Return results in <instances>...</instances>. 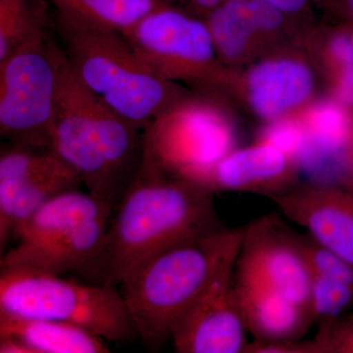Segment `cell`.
Instances as JSON below:
<instances>
[{
	"label": "cell",
	"instance_id": "6da1fadb",
	"mask_svg": "<svg viewBox=\"0 0 353 353\" xmlns=\"http://www.w3.org/2000/svg\"><path fill=\"white\" fill-rule=\"evenodd\" d=\"M214 192L141 162L113 208L101 250L79 271L90 284L118 288L139 264L170 246L222 229Z\"/></svg>",
	"mask_w": 353,
	"mask_h": 353
},
{
	"label": "cell",
	"instance_id": "7a4b0ae2",
	"mask_svg": "<svg viewBox=\"0 0 353 353\" xmlns=\"http://www.w3.org/2000/svg\"><path fill=\"white\" fill-rule=\"evenodd\" d=\"M55 57L50 148L76 172L88 192L115 208L143 162V131L81 82L58 43Z\"/></svg>",
	"mask_w": 353,
	"mask_h": 353
},
{
	"label": "cell",
	"instance_id": "3957f363",
	"mask_svg": "<svg viewBox=\"0 0 353 353\" xmlns=\"http://www.w3.org/2000/svg\"><path fill=\"white\" fill-rule=\"evenodd\" d=\"M243 229H222L183 241L153 255L118 285L139 338L157 350L176 323L216 279L234 268Z\"/></svg>",
	"mask_w": 353,
	"mask_h": 353
},
{
	"label": "cell",
	"instance_id": "277c9868",
	"mask_svg": "<svg viewBox=\"0 0 353 353\" xmlns=\"http://www.w3.org/2000/svg\"><path fill=\"white\" fill-rule=\"evenodd\" d=\"M54 29L81 82L141 131L185 99L137 57L122 32L57 12Z\"/></svg>",
	"mask_w": 353,
	"mask_h": 353
},
{
	"label": "cell",
	"instance_id": "5b68a950",
	"mask_svg": "<svg viewBox=\"0 0 353 353\" xmlns=\"http://www.w3.org/2000/svg\"><path fill=\"white\" fill-rule=\"evenodd\" d=\"M0 312L75 325L106 341L139 338L119 289L28 270L0 272Z\"/></svg>",
	"mask_w": 353,
	"mask_h": 353
},
{
	"label": "cell",
	"instance_id": "8992f818",
	"mask_svg": "<svg viewBox=\"0 0 353 353\" xmlns=\"http://www.w3.org/2000/svg\"><path fill=\"white\" fill-rule=\"evenodd\" d=\"M57 83L55 41L48 34L0 62V134L9 145L50 148Z\"/></svg>",
	"mask_w": 353,
	"mask_h": 353
},
{
	"label": "cell",
	"instance_id": "52a82bcc",
	"mask_svg": "<svg viewBox=\"0 0 353 353\" xmlns=\"http://www.w3.org/2000/svg\"><path fill=\"white\" fill-rule=\"evenodd\" d=\"M233 145L232 128L218 109L183 99L143 131V162L192 181Z\"/></svg>",
	"mask_w": 353,
	"mask_h": 353
},
{
	"label": "cell",
	"instance_id": "ba28073f",
	"mask_svg": "<svg viewBox=\"0 0 353 353\" xmlns=\"http://www.w3.org/2000/svg\"><path fill=\"white\" fill-rule=\"evenodd\" d=\"M137 57L164 80L210 78L217 50L208 22L163 3L122 32Z\"/></svg>",
	"mask_w": 353,
	"mask_h": 353
},
{
	"label": "cell",
	"instance_id": "9c48e42d",
	"mask_svg": "<svg viewBox=\"0 0 353 353\" xmlns=\"http://www.w3.org/2000/svg\"><path fill=\"white\" fill-rule=\"evenodd\" d=\"M236 263L238 273L264 281L310 313L312 274L296 233L278 218L263 216L243 229Z\"/></svg>",
	"mask_w": 353,
	"mask_h": 353
},
{
	"label": "cell",
	"instance_id": "30bf717a",
	"mask_svg": "<svg viewBox=\"0 0 353 353\" xmlns=\"http://www.w3.org/2000/svg\"><path fill=\"white\" fill-rule=\"evenodd\" d=\"M234 268L216 279L182 316L172 334L179 353H243L246 341L233 280Z\"/></svg>",
	"mask_w": 353,
	"mask_h": 353
},
{
	"label": "cell",
	"instance_id": "8fae6325",
	"mask_svg": "<svg viewBox=\"0 0 353 353\" xmlns=\"http://www.w3.org/2000/svg\"><path fill=\"white\" fill-rule=\"evenodd\" d=\"M324 248L353 264V192L301 185L272 199Z\"/></svg>",
	"mask_w": 353,
	"mask_h": 353
},
{
	"label": "cell",
	"instance_id": "7c38bea8",
	"mask_svg": "<svg viewBox=\"0 0 353 353\" xmlns=\"http://www.w3.org/2000/svg\"><path fill=\"white\" fill-rule=\"evenodd\" d=\"M192 182L214 194L221 190L253 192L271 201L296 187L292 157L265 141L231 150Z\"/></svg>",
	"mask_w": 353,
	"mask_h": 353
},
{
	"label": "cell",
	"instance_id": "4fadbf2b",
	"mask_svg": "<svg viewBox=\"0 0 353 353\" xmlns=\"http://www.w3.org/2000/svg\"><path fill=\"white\" fill-rule=\"evenodd\" d=\"M83 183L60 158L21 169L0 181V250L16 241L21 229L39 208L53 196L76 190Z\"/></svg>",
	"mask_w": 353,
	"mask_h": 353
},
{
	"label": "cell",
	"instance_id": "5bb4252c",
	"mask_svg": "<svg viewBox=\"0 0 353 353\" xmlns=\"http://www.w3.org/2000/svg\"><path fill=\"white\" fill-rule=\"evenodd\" d=\"M236 279L241 316L254 341L303 340L313 325L307 310L259 278L238 273Z\"/></svg>",
	"mask_w": 353,
	"mask_h": 353
},
{
	"label": "cell",
	"instance_id": "9a60e30c",
	"mask_svg": "<svg viewBox=\"0 0 353 353\" xmlns=\"http://www.w3.org/2000/svg\"><path fill=\"white\" fill-rule=\"evenodd\" d=\"M111 214L88 221L41 245H14L1 254V270H28L58 276L78 273L101 250Z\"/></svg>",
	"mask_w": 353,
	"mask_h": 353
},
{
	"label": "cell",
	"instance_id": "2e32d148",
	"mask_svg": "<svg viewBox=\"0 0 353 353\" xmlns=\"http://www.w3.org/2000/svg\"><path fill=\"white\" fill-rule=\"evenodd\" d=\"M246 88L254 112L264 119L275 120L308 99L313 76L310 69L297 60H266L250 70Z\"/></svg>",
	"mask_w": 353,
	"mask_h": 353
},
{
	"label": "cell",
	"instance_id": "e0dca14e",
	"mask_svg": "<svg viewBox=\"0 0 353 353\" xmlns=\"http://www.w3.org/2000/svg\"><path fill=\"white\" fill-rule=\"evenodd\" d=\"M285 17L266 0H225L205 21L218 55L234 60L248 50L256 32L275 31Z\"/></svg>",
	"mask_w": 353,
	"mask_h": 353
},
{
	"label": "cell",
	"instance_id": "ac0fdd59",
	"mask_svg": "<svg viewBox=\"0 0 353 353\" xmlns=\"http://www.w3.org/2000/svg\"><path fill=\"white\" fill-rule=\"evenodd\" d=\"M113 208L90 192L67 190L53 196L34 212L21 229L15 245L48 243L88 221L110 215Z\"/></svg>",
	"mask_w": 353,
	"mask_h": 353
},
{
	"label": "cell",
	"instance_id": "d6986e66",
	"mask_svg": "<svg viewBox=\"0 0 353 353\" xmlns=\"http://www.w3.org/2000/svg\"><path fill=\"white\" fill-rule=\"evenodd\" d=\"M0 336L20 341L30 353H106L101 336L52 320L18 317L0 312Z\"/></svg>",
	"mask_w": 353,
	"mask_h": 353
},
{
	"label": "cell",
	"instance_id": "ffe728a7",
	"mask_svg": "<svg viewBox=\"0 0 353 353\" xmlns=\"http://www.w3.org/2000/svg\"><path fill=\"white\" fill-rule=\"evenodd\" d=\"M55 12L120 32L132 29L162 0H50Z\"/></svg>",
	"mask_w": 353,
	"mask_h": 353
},
{
	"label": "cell",
	"instance_id": "44dd1931",
	"mask_svg": "<svg viewBox=\"0 0 353 353\" xmlns=\"http://www.w3.org/2000/svg\"><path fill=\"white\" fill-rule=\"evenodd\" d=\"M43 0H0V62L13 51L48 34Z\"/></svg>",
	"mask_w": 353,
	"mask_h": 353
},
{
	"label": "cell",
	"instance_id": "7402d4cb",
	"mask_svg": "<svg viewBox=\"0 0 353 353\" xmlns=\"http://www.w3.org/2000/svg\"><path fill=\"white\" fill-rule=\"evenodd\" d=\"M353 309V285L334 279L312 275L310 314L318 329Z\"/></svg>",
	"mask_w": 353,
	"mask_h": 353
},
{
	"label": "cell",
	"instance_id": "603a6c76",
	"mask_svg": "<svg viewBox=\"0 0 353 353\" xmlns=\"http://www.w3.org/2000/svg\"><path fill=\"white\" fill-rule=\"evenodd\" d=\"M311 274L353 285V264L317 243L309 234L296 233Z\"/></svg>",
	"mask_w": 353,
	"mask_h": 353
},
{
	"label": "cell",
	"instance_id": "cb8c5ba5",
	"mask_svg": "<svg viewBox=\"0 0 353 353\" xmlns=\"http://www.w3.org/2000/svg\"><path fill=\"white\" fill-rule=\"evenodd\" d=\"M314 340L322 353H353V309L318 329Z\"/></svg>",
	"mask_w": 353,
	"mask_h": 353
},
{
	"label": "cell",
	"instance_id": "d4e9b609",
	"mask_svg": "<svg viewBox=\"0 0 353 353\" xmlns=\"http://www.w3.org/2000/svg\"><path fill=\"white\" fill-rule=\"evenodd\" d=\"M243 353H322V352L315 340L268 341V343L253 341L252 343H248Z\"/></svg>",
	"mask_w": 353,
	"mask_h": 353
},
{
	"label": "cell",
	"instance_id": "484cf974",
	"mask_svg": "<svg viewBox=\"0 0 353 353\" xmlns=\"http://www.w3.org/2000/svg\"><path fill=\"white\" fill-rule=\"evenodd\" d=\"M306 134L301 130L292 125H280L274 127L267 136L265 143L276 146L292 157L296 150H301L306 143Z\"/></svg>",
	"mask_w": 353,
	"mask_h": 353
},
{
	"label": "cell",
	"instance_id": "4316f807",
	"mask_svg": "<svg viewBox=\"0 0 353 353\" xmlns=\"http://www.w3.org/2000/svg\"><path fill=\"white\" fill-rule=\"evenodd\" d=\"M225 0H167L166 3L205 20Z\"/></svg>",
	"mask_w": 353,
	"mask_h": 353
},
{
	"label": "cell",
	"instance_id": "83f0119b",
	"mask_svg": "<svg viewBox=\"0 0 353 353\" xmlns=\"http://www.w3.org/2000/svg\"><path fill=\"white\" fill-rule=\"evenodd\" d=\"M330 50L341 69L353 65V46L350 34H336L330 43Z\"/></svg>",
	"mask_w": 353,
	"mask_h": 353
},
{
	"label": "cell",
	"instance_id": "f1b7e54d",
	"mask_svg": "<svg viewBox=\"0 0 353 353\" xmlns=\"http://www.w3.org/2000/svg\"><path fill=\"white\" fill-rule=\"evenodd\" d=\"M339 95L343 103L353 106V65L341 69Z\"/></svg>",
	"mask_w": 353,
	"mask_h": 353
},
{
	"label": "cell",
	"instance_id": "f546056e",
	"mask_svg": "<svg viewBox=\"0 0 353 353\" xmlns=\"http://www.w3.org/2000/svg\"><path fill=\"white\" fill-rule=\"evenodd\" d=\"M287 16L299 15L307 10L312 0H266Z\"/></svg>",
	"mask_w": 353,
	"mask_h": 353
},
{
	"label": "cell",
	"instance_id": "4dcf8cb0",
	"mask_svg": "<svg viewBox=\"0 0 353 353\" xmlns=\"http://www.w3.org/2000/svg\"><path fill=\"white\" fill-rule=\"evenodd\" d=\"M329 6L345 11L353 19V0H325Z\"/></svg>",
	"mask_w": 353,
	"mask_h": 353
},
{
	"label": "cell",
	"instance_id": "1f68e13d",
	"mask_svg": "<svg viewBox=\"0 0 353 353\" xmlns=\"http://www.w3.org/2000/svg\"><path fill=\"white\" fill-rule=\"evenodd\" d=\"M345 180H347V189L353 192V152L348 155Z\"/></svg>",
	"mask_w": 353,
	"mask_h": 353
},
{
	"label": "cell",
	"instance_id": "d6a6232c",
	"mask_svg": "<svg viewBox=\"0 0 353 353\" xmlns=\"http://www.w3.org/2000/svg\"><path fill=\"white\" fill-rule=\"evenodd\" d=\"M353 152V130L352 132V137H350V153Z\"/></svg>",
	"mask_w": 353,
	"mask_h": 353
},
{
	"label": "cell",
	"instance_id": "836d02e7",
	"mask_svg": "<svg viewBox=\"0 0 353 353\" xmlns=\"http://www.w3.org/2000/svg\"><path fill=\"white\" fill-rule=\"evenodd\" d=\"M350 41H352V46H353V30L352 31V34H350Z\"/></svg>",
	"mask_w": 353,
	"mask_h": 353
},
{
	"label": "cell",
	"instance_id": "e575fe53",
	"mask_svg": "<svg viewBox=\"0 0 353 353\" xmlns=\"http://www.w3.org/2000/svg\"><path fill=\"white\" fill-rule=\"evenodd\" d=\"M162 1H163V2H164V3H166L167 0H162Z\"/></svg>",
	"mask_w": 353,
	"mask_h": 353
}]
</instances>
